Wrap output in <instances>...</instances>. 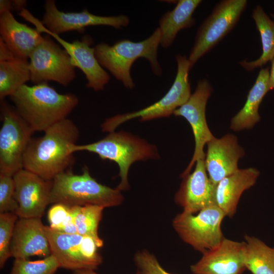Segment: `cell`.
<instances>
[{
	"label": "cell",
	"mask_w": 274,
	"mask_h": 274,
	"mask_svg": "<svg viewBox=\"0 0 274 274\" xmlns=\"http://www.w3.org/2000/svg\"><path fill=\"white\" fill-rule=\"evenodd\" d=\"M252 17L260 33L262 52L256 60L251 61L244 60L239 62L248 72L262 67L271 61L274 57V20L268 17L260 5H257L253 9Z\"/></svg>",
	"instance_id": "25"
},
{
	"label": "cell",
	"mask_w": 274,
	"mask_h": 274,
	"mask_svg": "<svg viewBox=\"0 0 274 274\" xmlns=\"http://www.w3.org/2000/svg\"><path fill=\"white\" fill-rule=\"evenodd\" d=\"M225 217L214 204L196 215L182 212L174 219L173 226L184 242L203 253L217 246L224 237L221 226Z\"/></svg>",
	"instance_id": "8"
},
{
	"label": "cell",
	"mask_w": 274,
	"mask_h": 274,
	"mask_svg": "<svg viewBox=\"0 0 274 274\" xmlns=\"http://www.w3.org/2000/svg\"><path fill=\"white\" fill-rule=\"evenodd\" d=\"M104 208L96 205L70 206V211L77 233L93 238L98 247L103 246V241L98 234V228Z\"/></svg>",
	"instance_id": "27"
},
{
	"label": "cell",
	"mask_w": 274,
	"mask_h": 274,
	"mask_svg": "<svg viewBox=\"0 0 274 274\" xmlns=\"http://www.w3.org/2000/svg\"><path fill=\"white\" fill-rule=\"evenodd\" d=\"M18 14L34 25L41 33H46L57 41L70 56L74 66L80 68L85 75L87 88L92 89L95 91L104 89L109 83L110 77L95 57L94 48L91 47V38L85 36L81 41L68 42L62 39L59 35L49 31L40 20L26 9L22 10Z\"/></svg>",
	"instance_id": "12"
},
{
	"label": "cell",
	"mask_w": 274,
	"mask_h": 274,
	"mask_svg": "<svg viewBox=\"0 0 274 274\" xmlns=\"http://www.w3.org/2000/svg\"><path fill=\"white\" fill-rule=\"evenodd\" d=\"M58 268L57 260L51 254L36 261L15 259L10 274H55Z\"/></svg>",
	"instance_id": "28"
},
{
	"label": "cell",
	"mask_w": 274,
	"mask_h": 274,
	"mask_svg": "<svg viewBox=\"0 0 274 274\" xmlns=\"http://www.w3.org/2000/svg\"><path fill=\"white\" fill-rule=\"evenodd\" d=\"M29 59L30 80L35 84L51 81L67 86L76 78L70 56L48 35L43 36Z\"/></svg>",
	"instance_id": "11"
},
{
	"label": "cell",
	"mask_w": 274,
	"mask_h": 274,
	"mask_svg": "<svg viewBox=\"0 0 274 274\" xmlns=\"http://www.w3.org/2000/svg\"><path fill=\"white\" fill-rule=\"evenodd\" d=\"M201 2V0H179L173 10L162 16L158 28L161 32L160 45L162 48L169 47L180 30L195 24L193 14Z\"/></svg>",
	"instance_id": "24"
},
{
	"label": "cell",
	"mask_w": 274,
	"mask_h": 274,
	"mask_svg": "<svg viewBox=\"0 0 274 274\" xmlns=\"http://www.w3.org/2000/svg\"><path fill=\"white\" fill-rule=\"evenodd\" d=\"M161 32L157 28L147 39L134 42L123 39L110 46L105 43L97 44L94 48L95 57L100 65L107 69L127 88L132 89L134 83L130 75V68L139 58L146 59L150 64L153 73L157 76L162 73L158 60V48Z\"/></svg>",
	"instance_id": "3"
},
{
	"label": "cell",
	"mask_w": 274,
	"mask_h": 274,
	"mask_svg": "<svg viewBox=\"0 0 274 274\" xmlns=\"http://www.w3.org/2000/svg\"><path fill=\"white\" fill-rule=\"evenodd\" d=\"M205 165L209 178L217 185L222 179L238 169L237 162L245 155L236 137L227 134L220 139L214 138L207 143Z\"/></svg>",
	"instance_id": "18"
},
{
	"label": "cell",
	"mask_w": 274,
	"mask_h": 274,
	"mask_svg": "<svg viewBox=\"0 0 274 274\" xmlns=\"http://www.w3.org/2000/svg\"><path fill=\"white\" fill-rule=\"evenodd\" d=\"M26 1L24 0L11 1V9L12 11H18L20 12L25 9Z\"/></svg>",
	"instance_id": "33"
},
{
	"label": "cell",
	"mask_w": 274,
	"mask_h": 274,
	"mask_svg": "<svg viewBox=\"0 0 274 274\" xmlns=\"http://www.w3.org/2000/svg\"><path fill=\"white\" fill-rule=\"evenodd\" d=\"M41 33L37 28L18 22L11 12L0 14V39L20 58L28 60L32 51L42 41Z\"/></svg>",
	"instance_id": "20"
},
{
	"label": "cell",
	"mask_w": 274,
	"mask_h": 274,
	"mask_svg": "<svg viewBox=\"0 0 274 274\" xmlns=\"http://www.w3.org/2000/svg\"><path fill=\"white\" fill-rule=\"evenodd\" d=\"M1 101L0 174L13 176L23 168V155L34 132L15 108Z\"/></svg>",
	"instance_id": "9"
},
{
	"label": "cell",
	"mask_w": 274,
	"mask_h": 274,
	"mask_svg": "<svg viewBox=\"0 0 274 274\" xmlns=\"http://www.w3.org/2000/svg\"><path fill=\"white\" fill-rule=\"evenodd\" d=\"M45 226L41 218H19L17 220L10 245L12 257L27 259L51 254Z\"/></svg>",
	"instance_id": "19"
},
{
	"label": "cell",
	"mask_w": 274,
	"mask_h": 274,
	"mask_svg": "<svg viewBox=\"0 0 274 274\" xmlns=\"http://www.w3.org/2000/svg\"><path fill=\"white\" fill-rule=\"evenodd\" d=\"M30 80L28 60L15 55L0 39V99L13 95Z\"/></svg>",
	"instance_id": "22"
},
{
	"label": "cell",
	"mask_w": 274,
	"mask_h": 274,
	"mask_svg": "<svg viewBox=\"0 0 274 274\" xmlns=\"http://www.w3.org/2000/svg\"><path fill=\"white\" fill-rule=\"evenodd\" d=\"M212 90L211 84L208 79H200L194 92L188 100L174 112L173 114L176 116L183 117L187 120L192 128L195 141L193 155L182 174V178L190 173L198 160L205 159L204 145L215 138L208 127L206 117L207 103Z\"/></svg>",
	"instance_id": "13"
},
{
	"label": "cell",
	"mask_w": 274,
	"mask_h": 274,
	"mask_svg": "<svg viewBox=\"0 0 274 274\" xmlns=\"http://www.w3.org/2000/svg\"><path fill=\"white\" fill-rule=\"evenodd\" d=\"M123 199L121 191L98 183L85 166L81 174H74L70 169L53 179L50 203L68 206L91 204L105 208L119 206Z\"/></svg>",
	"instance_id": "5"
},
{
	"label": "cell",
	"mask_w": 274,
	"mask_h": 274,
	"mask_svg": "<svg viewBox=\"0 0 274 274\" xmlns=\"http://www.w3.org/2000/svg\"><path fill=\"white\" fill-rule=\"evenodd\" d=\"M74 153L87 151L96 154L103 160L116 162L119 168L120 182L117 187L120 191L129 188L128 174L131 164L135 161L158 159L157 147L145 140L125 131H113L95 142L76 145L71 148Z\"/></svg>",
	"instance_id": "4"
},
{
	"label": "cell",
	"mask_w": 274,
	"mask_h": 274,
	"mask_svg": "<svg viewBox=\"0 0 274 274\" xmlns=\"http://www.w3.org/2000/svg\"><path fill=\"white\" fill-rule=\"evenodd\" d=\"M271 62V68L269 71V85L271 89H274V57Z\"/></svg>",
	"instance_id": "34"
},
{
	"label": "cell",
	"mask_w": 274,
	"mask_h": 274,
	"mask_svg": "<svg viewBox=\"0 0 274 274\" xmlns=\"http://www.w3.org/2000/svg\"><path fill=\"white\" fill-rule=\"evenodd\" d=\"M134 260L139 274H172L165 270L155 257L146 250L138 252Z\"/></svg>",
	"instance_id": "32"
},
{
	"label": "cell",
	"mask_w": 274,
	"mask_h": 274,
	"mask_svg": "<svg viewBox=\"0 0 274 274\" xmlns=\"http://www.w3.org/2000/svg\"><path fill=\"white\" fill-rule=\"evenodd\" d=\"M204 160H198L193 172L183 178V181L176 195L175 201L183 208L184 213L194 214L216 204V185L207 174Z\"/></svg>",
	"instance_id": "17"
},
{
	"label": "cell",
	"mask_w": 274,
	"mask_h": 274,
	"mask_svg": "<svg viewBox=\"0 0 274 274\" xmlns=\"http://www.w3.org/2000/svg\"><path fill=\"white\" fill-rule=\"evenodd\" d=\"M245 250V242L224 237L217 246L203 252L191 270L193 274H242L246 269Z\"/></svg>",
	"instance_id": "16"
},
{
	"label": "cell",
	"mask_w": 274,
	"mask_h": 274,
	"mask_svg": "<svg viewBox=\"0 0 274 274\" xmlns=\"http://www.w3.org/2000/svg\"><path fill=\"white\" fill-rule=\"evenodd\" d=\"M244 263L252 274H274V247L260 239L245 236Z\"/></svg>",
	"instance_id": "26"
},
{
	"label": "cell",
	"mask_w": 274,
	"mask_h": 274,
	"mask_svg": "<svg viewBox=\"0 0 274 274\" xmlns=\"http://www.w3.org/2000/svg\"><path fill=\"white\" fill-rule=\"evenodd\" d=\"M18 216L13 213L0 214V267L11 257L10 245Z\"/></svg>",
	"instance_id": "30"
},
{
	"label": "cell",
	"mask_w": 274,
	"mask_h": 274,
	"mask_svg": "<svg viewBox=\"0 0 274 274\" xmlns=\"http://www.w3.org/2000/svg\"><path fill=\"white\" fill-rule=\"evenodd\" d=\"M49 227L57 232L76 234L77 231L71 214L70 206L62 203H54L47 214Z\"/></svg>",
	"instance_id": "29"
},
{
	"label": "cell",
	"mask_w": 274,
	"mask_h": 274,
	"mask_svg": "<svg viewBox=\"0 0 274 274\" xmlns=\"http://www.w3.org/2000/svg\"><path fill=\"white\" fill-rule=\"evenodd\" d=\"M259 174L255 168L238 169L216 185V203L225 217L233 216L242 194L256 183Z\"/></svg>",
	"instance_id": "21"
},
{
	"label": "cell",
	"mask_w": 274,
	"mask_h": 274,
	"mask_svg": "<svg viewBox=\"0 0 274 274\" xmlns=\"http://www.w3.org/2000/svg\"><path fill=\"white\" fill-rule=\"evenodd\" d=\"M176 59L177 63L176 78L164 96L155 103L139 111L117 115L107 119L101 125L102 131L109 133L114 131L122 123L135 118H140L141 121H145L167 117L184 104L191 95L189 72L192 67L185 55L178 54Z\"/></svg>",
	"instance_id": "6"
},
{
	"label": "cell",
	"mask_w": 274,
	"mask_h": 274,
	"mask_svg": "<svg viewBox=\"0 0 274 274\" xmlns=\"http://www.w3.org/2000/svg\"><path fill=\"white\" fill-rule=\"evenodd\" d=\"M18 204L15 198L13 177L0 174V214L13 213L16 214Z\"/></svg>",
	"instance_id": "31"
},
{
	"label": "cell",
	"mask_w": 274,
	"mask_h": 274,
	"mask_svg": "<svg viewBox=\"0 0 274 274\" xmlns=\"http://www.w3.org/2000/svg\"><path fill=\"white\" fill-rule=\"evenodd\" d=\"M247 4L246 0H223L216 5L197 30L188 58L192 67L233 29Z\"/></svg>",
	"instance_id": "7"
},
{
	"label": "cell",
	"mask_w": 274,
	"mask_h": 274,
	"mask_svg": "<svg viewBox=\"0 0 274 274\" xmlns=\"http://www.w3.org/2000/svg\"><path fill=\"white\" fill-rule=\"evenodd\" d=\"M270 90L269 69L268 67L262 68L249 91L244 106L232 118L230 128L234 131L249 129L259 122L260 119L258 113L260 105Z\"/></svg>",
	"instance_id": "23"
},
{
	"label": "cell",
	"mask_w": 274,
	"mask_h": 274,
	"mask_svg": "<svg viewBox=\"0 0 274 274\" xmlns=\"http://www.w3.org/2000/svg\"><path fill=\"white\" fill-rule=\"evenodd\" d=\"M19 218H41L50 204L52 180L22 168L13 175Z\"/></svg>",
	"instance_id": "15"
},
{
	"label": "cell",
	"mask_w": 274,
	"mask_h": 274,
	"mask_svg": "<svg viewBox=\"0 0 274 274\" xmlns=\"http://www.w3.org/2000/svg\"><path fill=\"white\" fill-rule=\"evenodd\" d=\"M271 16L273 18V19L274 20V13L271 14Z\"/></svg>",
	"instance_id": "36"
},
{
	"label": "cell",
	"mask_w": 274,
	"mask_h": 274,
	"mask_svg": "<svg viewBox=\"0 0 274 274\" xmlns=\"http://www.w3.org/2000/svg\"><path fill=\"white\" fill-rule=\"evenodd\" d=\"M73 274H98L94 271L93 270L90 269H82V270H77L74 271ZM135 274H139L137 272Z\"/></svg>",
	"instance_id": "35"
},
{
	"label": "cell",
	"mask_w": 274,
	"mask_h": 274,
	"mask_svg": "<svg viewBox=\"0 0 274 274\" xmlns=\"http://www.w3.org/2000/svg\"><path fill=\"white\" fill-rule=\"evenodd\" d=\"M45 13L41 21L50 32L59 34L71 31H83L86 27L107 25L120 29L129 23V18L124 15L101 16L90 13L87 9L80 12H64L59 10L53 0H47Z\"/></svg>",
	"instance_id": "14"
},
{
	"label": "cell",
	"mask_w": 274,
	"mask_h": 274,
	"mask_svg": "<svg viewBox=\"0 0 274 274\" xmlns=\"http://www.w3.org/2000/svg\"><path fill=\"white\" fill-rule=\"evenodd\" d=\"M51 253L57 260L60 268L73 271L95 270L102 263L99 247L91 237L78 233L57 232L45 226Z\"/></svg>",
	"instance_id": "10"
},
{
	"label": "cell",
	"mask_w": 274,
	"mask_h": 274,
	"mask_svg": "<svg viewBox=\"0 0 274 274\" xmlns=\"http://www.w3.org/2000/svg\"><path fill=\"white\" fill-rule=\"evenodd\" d=\"M80 131L70 119L49 127L43 136L31 139L23 155V168L47 180L71 169L75 163L72 147L77 145Z\"/></svg>",
	"instance_id": "1"
},
{
	"label": "cell",
	"mask_w": 274,
	"mask_h": 274,
	"mask_svg": "<svg viewBox=\"0 0 274 274\" xmlns=\"http://www.w3.org/2000/svg\"><path fill=\"white\" fill-rule=\"evenodd\" d=\"M10 97L17 113L33 132H44L67 118L79 103L75 94L59 93L47 83L24 84Z\"/></svg>",
	"instance_id": "2"
}]
</instances>
